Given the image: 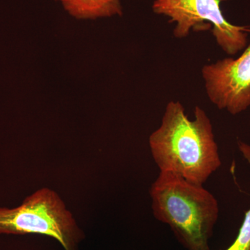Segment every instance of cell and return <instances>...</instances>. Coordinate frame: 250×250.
I'll return each mask as SVG.
<instances>
[{"mask_svg": "<svg viewBox=\"0 0 250 250\" xmlns=\"http://www.w3.org/2000/svg\"><path fill=\"white\" fill-rule=\"evenodd\" d=\"M220 0H155L152 9L156 14L170 18L176 27L174 35L182 39L191 30L208 29L212 24L217 43L229 55H235L248 43L250 27L233 25L225 17Z\"/></svg>", "mask_w": 250, "mask_h": 250, "instance_id": "obj_4", "label": "cell"}, {"mask_svg": "<svg viewBox=\"0 0 250 250\" xmlns=\"http://www.w3.org/2000/svg\"><path fill=\"white\" fill-rule=\"evenodd\" d=\"M208 98L220 109L236 115L250 106V44L238 59L227 58L202 68Z\"/></svg>", "mask_w": 250, "mask_h": 250, "instance_id": "obj_5", "label": "cell"}, {"mask_svg": "<svg viewBox=\"0 0 250 250\" xmlns=\"http://www.w3.org/2000/svg\"><path fill=\"white\" fill-rule=\"evenodd\" d=\"M156 220L169 225L187 250H210L218 201L203 186L172 172H161L149 190Z\"/></svg>", "mask_w": 250, "mask_h": 250, "instance_id": "obj_2", "label": "cell"}, {"mask_svg": "<svg viewBox=\"0 0 250 250\" xmlns=\"http://www.w3.org/2000/svg\"><path fill=\"white\" fill-rule=\"evenodd\" d=\"M44 235L65 250H78L84 233L57 192L42 188L14 208H0V234Z\"/></svg>", "mask_w": 250, "mask_h": 250, "instance_id": "obj_3", "label": "cell"}, {"mask_svg": "<svg viewBox=\"0 0 250 250\" xmlns=\"http://www.w3.org/2000/svg\"><path fill=\"white\" fill-rule=\"evenodd\" d=\"M239 148L250 164V146L246 143H240ZM226 250H250V209L246 213L236 240Z\"/></svg>", "mask_w": 250, "mask_h": 250, "instance_id": "obj_7", "label": "cell"}, {"mask_svg": "<svg viewBox=\"0 0 250 250\" xmlns=\"http://www.w3.org/2000/svg\"><path fill=\"white\" fill-rule=\"evenodd\" d=\"M194 115L191 121L182 104L170 102L149 145L161 172H174L190 183L203 186L221 160L209 118L199 106Z\"/></svg>", "mask_w": 250, "mask_h": 250, "instance_id": "obj_1", "label": "cell"}, {"mask_svg": "<svg viewBox=\"0 0 250 250\" xmlns=\"http://www.w3.org/2000/svg\"><path fill=\"white\" fill-rule=\"evenodd\" d=\"M72 17L95 20L123 15L121 0H56Z\"/></svg>", "mask_w": 250, "mask_h": 250, "instance_id": "obj_6", "label": "cell"}]
</instances>
